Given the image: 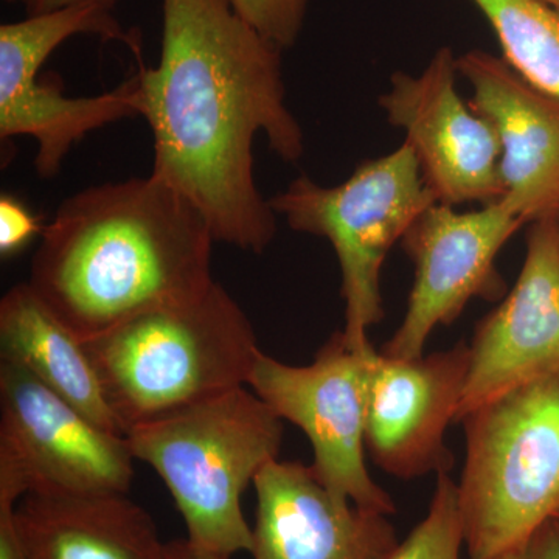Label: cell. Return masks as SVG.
I'll list each match as a JSON object with an SVG mask.
<instances>
[{
    "mask_svg": "<svg viewBox=\"0 0 559 559\" xmlns=\"http://www.w3.org/2000/svg\"><path fill=\"white\" fill-rule=\"evenodd\" d=\"M213 242L201 210L156 176L98 183L62 201L44 227L28 285L90 341L207 288Z\"/></svg>",
    "mask_w": 559,
    "mask_h": 559,
    "instance_id": "obj_2",
    "label": "cell"
},
{
    "mask_svg": "<svg viewBox=\"0 0 559 559\" xmlns=\"http://www.w3.org/2000/svg\"><path fill=\"white\" fill-rule=\"evenodd\" d=\"M544 2L550 3V5L557 7V9H559V0H544Z\"/></svg>",
    "mask_w": 559,
    "mask_h": 559,
    "instance_id": "obj_27",
    "label": "cell"
},
{
    "mask_svg": "<svg viewBox=\"0 0 559 559\" xmlns=\"http://www.w3.org/2000/svg\"><path fill=\"white\" fill-rule=\"evenodd\" d=\"M3 2L7 3H22V5H25V9H28V7L32 5L35 0H3Z\"/></svg>",
    "mask_w": 559,
    "mask_h": 559,
    "instance_id": "obj_26",
    "label": "cell"
},
{
    "mask_svg": "<svg viewBox=\"0 0 559 559\" xmlns=\"http://www.w3.org/2000/svg\"><path fill=\"white\" fill-rule=\"evenodd\" d=\"M120 0H35L27 9L28 14L49 13V11L64 9L70 5H97L105 10H112Z\"/></svg>",
    "mask_w": 559,
    "mask_h": 559,
    "instance_id": "obj_24",
    "label": "cell"
},
{
    "mask_svg": "<svg viewBox=\"0 0 559 559\" xmlns=\"http://www.w3.org/2000/svg\"><path fill=\"white\" fill-rule=\"evenodd\" d=\"M559 373V231L557 216L530 224L520 277L479 322L457 421L489 401Z\"/></svg>",
    "mask_w": 559,
    "mask_h": 559,
    "instance_id": "obj_12",
    "label": "cell"
},
{
    "mask_svg": "<svg viewBox=\"0 0 559 559\" xmlns=\"http://www.w3.org/2000/svg\"><path fill=\"white\" fill-rule=\"evenodd\" d=\"M16 506L0 500V559H31L17 528Z\"/></svg>",
    "mask_w": 559,
    "mask_h": 559,
    "instance_id": "obj_23",
    "label": "cell"
},
{
    "mask_svg": "<svg viewBox=\"0 0 559 559\" xmlns=\"http://www.w3.org/2000/svg\"><path fill=\"white\" fill-rule=\"evenodd\" d=\"M555 521H557V522H558V524H559V514H558V516H557V518H555Z\"/></svg>",
    "mask_w": 559,
    "mask_h": 559,
    "instance_id": "obj_29",
    "label": "cell"
},
{
    "mask_svg": "<svg viewBox=\"0 0 559 559\" xmlns=\"http://www.w3.org/2000/svg\"><path fill=\"white\" fill-rule=\"evenodd\" d=\"M524 224L502 201L476 212L439 202L426 209L401 240L415 280L403 322L382 355L419 358L437 326L451 325L471 300L503 297L507 286L496 260Z\"/></svg>",
    "mask_w": 559,
    "mask_h": 559,
    "instance_id": "obj_10",
    "label": "cell"
},
{
    "mask_svg": "<svg viewBox=\"0 0 559 559\" xmlns=\"http://www.w3.org/2000/svg\"><path fill=\"white\" fill-rule=\"evenodd\" d=\"M468 370L465 342L414 359L378 352L366 432L378 468L404 480L450 473L454 457L444 436L457 421Z\"/></svg>",
    "mask_w": 559,
    "mask_h": 559,
    "instance_id": "obj_13",
    "label": "cell"
},
{
    "mask_svg": "<svg viewBox=\"0 0 559 559\" xmlns=\"http://www.w3.org/2000/svg\"><path fill=\"white\" fill-rule=\"evenodd\" d=\"M0 360L31 371L92 421L123 436L86 344L28 282L14 285L0 300Z\"/></svg>",
    "mask_w": 559,
    "mask_h": 559,
    "instance_id": "obj_17",
    "label": "cell"
},
{
    "mask_svg": "<svg viewBox=\"0 0 559 559\" xmlns=\"http://www.w3.org/2000/svg\"><path fill=\"white\" fill-rule=\"evenodd\" d=\"M378 352L353 348L334 333L308 366H288L261 352L248 385L283 421L304 430L311 469L331 495L355 506L395 514V500L366 465L367 415Z\"/></svg>",
    "mask_w": 559,
    "mask_h": 559,
    "instance_id": "obj_8",
    "label": "cell"
},
{
    "mask_svg": "<svg viewBox=\"0 0 559 559\" xmlns=\"http://www.w3.org/2000/svg\"><path fill=\"white\" fill-rule=\"evenodd\" d=\"M162 16L159 64L138 72L151 175L201 210L215 241L263 253L277 215L257 186L253 143L263 135L288 164L305 153L286 103L283 50L230 0H162Z\"/></svg>",
    "mask_w": 559,
    "mask_h": 559,
    "instance_id": "obj_1",
    "label": "cell"
},
{
    "mask_svg": "<svg viewBox=\"0 0 559 559\" xmlns=\"http://www.w3.org/2000/svg\"><path fill=\"white\" fill-rule=\"evenodd\" d=\"M457 76V58L441 47L419 75L393 73L380 105L389 123L406 134L439 204H491L503 197L499 139L463 100Z\"/></svg>",
    "mask_w": 559,
    "mask_h": 559,
    "instance_id": "obj_11",
    "label": "cell"
},
{
    "mask_svg": "<svg viewBox=\"0 0 559 559\" xmlns=\"http://www.w3.org/2000/svg\"><path fill=\"white\" fill-rule=\"evenodd\" d=\"M16 522L31 559H165L167 549L128 492H28Z\"/></svg>",
    "mask_w": 559,
    "mask_h": 559,
    "instance_id": "obj_16",
    "label": "cell"
},
{
    "mask_svg": "<svg viewBox=\"0 0 559 559\" xmlns=\"http://www.w3.org/2000/svg\"><path fill=\"white\" fill-rule=\"evenodd\" d=\"M460 425L465 547L469 558L495 557L559 514V373L489 401Z\"/></svg>",
    "mask_w": 559,
    "mask_h": 559,
    "instance_id": "obj_5",
    "label": "cell"
},
{
    "mask_svg": "<svg viewBox=\"0 0 559 559\" xmlns=\"http://www.w3.org/2000/svg\"><path fill=\"white\" fill-rule=\"evenodd\" d=\"M459 75L473 87L471 108L499 139L503 204L525 224L559 212V98L533 86L503 58L469 50Z\"/></svg>",
    "mask_w": 559,
    "mask_h": 559,
    "instance_id": "obj_15",
    "label": "cell"
},
{
    "mask_svg": "<svg viewBox=\"0 0 559 559\" xmlns=\"http://www.w3.org/2000/svg\"><path fill=\"white\" fill-rule=\"evenodd\" d=\"M283 419L248 385L134 426L127 441L168 488L191 546L219 559L252 547L242 513L249 484L278 459Z\"/></svg>",
    "mask_w": 559,
    "mask_h": 559,
    "instance_id": "obj_4",
    "label": "cell"
},
{
    "mask_svg": "<svg viewBox=\"0 0 559 559\" xmlns=\"http://www.w3.org/2000/svg\"><path fill=\"white\" fill-rule=\"evenodd\" d=\"M121 432L248 385L261 349L237 300L212 283L84 341Z\"/></svg>",
    "mask_w": 559,
    "mask_h": 559,
    "instance_id": "obj_3",
    "label": "cell"
},
{
    "mask_svg": "<svg viewBox=\"0 0 559 559\" xmlns=\"http://www.w3.org/2000/svg\"><path fill=\"white\" fill-rule=\"evenodd\" d=\"M76 35L116 40L143 61L139 33L102 7L70 5L0 25V139H35V168L44 179L60 175L69 151L90 132L142 117L138 73L94 97H66L57 76L39 79L50 55Z\"/></svg>",
    "mask_w": 559,
    "mask_h": 559,
    "instance_id": "obj_7",
    "label": "cell"
},
{
    "mask_svg": "<svg viewBox=\"0 0 559 559\" xmlns=\"http://www.w3.org/2000/svg\"><path fill=\"white\" fill-rule=\"evenodd\" d=\"M480 559H559V524L555 520L547 522L520 546Z\"/></svg>",
    "mask_w": 559,
    "mask_h": 559,
    "instance_id": "obj_22",
    "label": "cell"
},
{
    "mask_svg": "<svg viewBox=\"0 0 559 559\" xmlns=\"http://www.w3.org/2000/svg\"><path fill=\"white\" fill-rule=\"evenodd\" d=\"M253 487L250 559H388L400 544L388 514L337 499L304 463L272 460Z\"/></svg>",
    "mask_w": 559,
    "mask_h": 559,
    "instance_id": "obj_14",
    "label": "cell"
},
{
    "mask_svg": "<svg viewBox=\"0 0 559 559\" xmlns=\"http://www.w3.org/2000/svg\"><path fill=\"white\" fill-rule=\"evenodd\" d=\"M465 546L457 484L450 474L437 476L429 510L388 559H460Z\"/></svg>",
    "mask_w": 559,
    "mask_h": 559,
    "instance_id": "obj_19",
    "label": "cell"
},
{
    "mask_svg": "<svg viewBox=\"0 0 559 559\" xmlns=\"http://www.w3.org/2000/svg\"><path fill=\"white\" fill-rule=\"evenodd\" d=\"M310 0H230L235 11L282 50L299 39Z\"/></svg>",
    "mask_w": 559,
    "mask_h": 559,
    "instance_id": "obj_20",
    "label": "cell"
},
{
    "mask_svg": "<svg viewBox=\"0 0 559 559\" xmlns=\"http://www.w3.org/2000/svg\"><path fill=\"white\" fill-rule=\"evenodd\" d=\"M43 230L39 219L24 202L11 194L0 197V255L3 260L17 255Z\"/></svg>",
    "mask_w": 559,
    "mask_h": 559,
    "instance_id": "obj_21",
    "label": "cell"
},
{
    "mask_svg": "<svg viewBox=\"0 0 559 559\" xmlns=\"http://www.w3.org/2000/svg\"><path fill=\"white\" fill-rule=\"evenodd\" d=\"M557 221H558V231H559V212H558V215H557Z\"/></svg>",
    "mask_w": 559,
    "mask_h": 559,
    "instance_id": "obj_28",
    "label": "cell"
},
{
    "mask_svg": "<svg viewBox=\"0 0 559 559\" xmlns=\"http://www.w3.org/2000/svg\"><path fill=\"white\" fill-rule=\"evenodd\" d=\"M270 202L290 229L325 238L333 246L345 305L342 334L353 348H366L370 330L384 319L385 257L437 202L414 150L404 142L388 156L362 162L337 186L325 187L300 176Z\"/></svg>",
    "mask_w": 559,
    "mask_h": 559,
    "instance_id": "obj_6",
    "label": "cell"
},
{
    "mask_svg": "<svg viewBox=\"0 0 559 559\" xmlns=\"http://www.w3.org/2000/svg\"><path fill=\"white\" fill-rule=\"evenodd\" d=\"M165 559H219L212 557V555L204 554L198 550L197 547L191 546L189 539H176L167 543L165 549Z\"/></svg>",
    "mask_w": 559,
    "mask_h": 559,
    "instance_id": "obj_25",
    "label": "cell"
},
{
    "mask_svg": "<svg viewBox=\"0 0 559 559\" xmlns=\"http://www.w3.org/2000/svg\"><path fill=\"white\" fill-rule=\"evenodd\" d=\"M134 455L16 364L0 360V500L28 492H128Z\"/></svg>",
    "mask_w": 559,
    "mask_h": 559,
    "instance_id": "obj_9",
    "label": "cell"
},
{
    "mask_svg": "<svg viewBox=\"0 0 559 559\" xmlns=\"http://www.w3.org/2000/svg\"><path fill=\"white\" fill-rule=\"evenodd\" d=\"M498 36L503 60L559 98V9L544 0H471Z\"/></svg>",
    "mask_w": 559,
    "mask_h": 559,
    "instance_id": "obj_18",
    "label": "cell"
}]
</instances>
